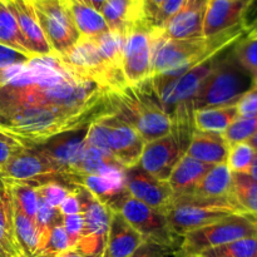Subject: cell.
I'll use <instances>...</instances> for the list:
<instances>
[{
	"label": "cell",
	"instance_id": "6da1fadb",
	"mask_svg": "<svg viewBox=\"0 0 257 257\" xmlns=\"http://www.w3.org/2000/svg\"><path fill=\"white\" fill-rule=\"evenodd\" d=\"M112 114V90L55 54L17 65L0 87V133L27 148Z\"/></svg>",
	"mask_w": 257,
	"mask_h": 257
},
{
	"label": "cell",
	"instance_id": "7a4b0ae2",
	"mask_svg": "<svg viewBox=\"0 0 257 257\" xmlns=\"http://www.w3.org/2000/svg\"><path fill=\"white\" fill-rule=\"evenodd\" d=\"M115 115L136 128L145 142L160 140L172 133V119L163 108L151 79L113 93Z\"/></svg>",
	"mask_w": 257,
	"mask_h": 257
},
{
	"label": "cell",
	"instance_id": "3957f363",
	"mask_svg": "<svg viewBox=\"0 0 257 257\" xmlns=\"http://www.w3.org/2000/svg\"><path fill=\"white\" fill-rule=\"evenodd\" d=\"M253 88V75L238 62L233 44L217 55L215 65L198 88L193 109L236 105Z\"/></svg>",
	"mask_w": 257,
	"mask_h": 257
},
{
	"label": "cell",
	"instance_id": "277c9868",
	"mask_svg": "<svg viewBox=\"0 0 257 257\" xmlns=\"http://www.w3.org/2000/svg\"><path fill=\"white\" fill-rule=\"evenodd\" d=\"M242 213L230 197L208 198L196 195L173 197L166 217L178 235L185 236L191 231L222 220L227 216Z\"/></svg>",
	"mask_w": 257,
	"mask_h": 257
},
{
	"label": "cell",
	"instance_id": "5b68a950",
	"mask_svg": "<svg viewBox=\"0 0 257 257\" xmlns=\"http://www.w3.org/2000/svg\"><path fill=\"white\" fill-rule=\"evenodd\" d=\"M248 237H257V216L235 213L186 233L183 236L181 253L182 256L200 255L208 248Z\"/></svg>",
	"mask_w": 257,
	"mask_h": 257
},
{
	"label": "cell",
	"instance_id": "8992f818",
	"mask_svg": "<svg viewBox=\"0 0 257 257\" xmlns=\"http://www.w3.org/2000/svg\"><path fill=\"white\" fill-rule=\"evenodd\" d=\"M109 208L119 212L142 236L143 240L157 242L181 252L183 236L173 231L165 213L148 207L145 203L131 197L128 193L118 198Z\"/></svg>",
	"mask_w": 257,
	"mask_h": 257
},
{
	"label": "cell",
	"instance_id": "52a82bcc",
	"mask_svg": "<svg viewBox=\"0 0 257 257\" xmlns=\"http://www.w3.org/2000/svg\"><path fill=\"white\" fill-rule=\"evenodd\" d=\"M160 29L147 19L138 20L127 30L123 47V73L128 85L142 84L152 77V55Z\"/></svg>",
	"mask_w": 257,
	"mask_h": 257
},
{
	"label": "cell",
	"instance_id": "ba28073f",
	"mask_svg": "<svg viewBox=\"0 0 257 257\" xmlns=\"http://www.w3.org/2000/svg\"><path fill=\"white\" fill-rule=\"evenodd\" d=\"M77 196L83 216V232L75 250L88 257H103L113 211L84 187L78 186Z\"/></svg>",
	"mask_w": 257,
	"mask_h": 257
},
{
	"label": "cell",
	"instance_id": "9c48e42d",
	"mask_svg": "<svg viewBox=\"0 0 257 257\" xmlns=\"http://www.w3.org/2000/svg\"><path fill=\"white\" fill-rule=\"evenodd\" d=\"M34 8L45 40L55 55H64L79 40L80 34L63 0H38Z\"/></svg>",
	"mask_w": 257,
	"mask_h": 257
},
{
	"label": "cell",
	"instance_id": "30bf717a",
	"mask_svg": "<svg viewBox=\"0 0 257 257\" xmlns=\"http://www.w3.org/2000/svg\"><path fill=\"white\" fill-rule=\"evenodd\" d=\"M0 176L3 182H24L30 183L35 187L49 182H60L74 186L68 182L67 177L52 161L33 148L27 147L8 160V162L0 168Z\"/></svg>",
	"mask_w": 257,
	"mask_h": 257
},
{
	"label": "cell",
	"instance_id": "8fae6325",
	"mask_svg": "<svg viewBox=\"0 0 257 257\" xmlns=\"http://www.w3.org/2000/svg\"><path fill=\"white\" fill-rule=\"evenodd\" d=\"M60 58L73 69L92 78L113 93H118L128 87L124 75L115 73L105 64L93 38L80 37L74 47Z\"/></svg>",
	"mask_w": 257,
	"mask_h": 257
},
{
	"label": "cell",
	"instance_id": "7c38bea8",
	"mask_svg": "<svg viewBox=\"0 0 257 257\" xmlns=\"http://www.w3.org/2000/svg\"><path fill=\"white\" fill-rule=\"evenodd\" d=\"M88 127L62 133L32 148L52 161L59 168L60 172L67 177L68 182L72 183L70 178L77 173L83 153L87 147L85 137H87Z\"/></svg>",
	"mask_w": 257,
	"mask_h": 257
},
{
	"label": "cell",
	"instance_id": "4fadbf2b",
	"mask_svg": "<svg viewBox=\"0 0 257 257\" xmlns=\"http://www.w3.org/2000/svg\"><path fill=\"white\" fill-rule=\"evenodd\" d=\"M125 191L132 198L165 215L173 201L167 181L157 180L138 165L125 168Z\"/></svg>",
	"mask_w": 257,
	"mask_h": 257
},
{
	"label": "cell",
	"instance_id": "5bb4252c",
	"mask_svg": "<svg viewBox=\"0 0 257 257\" xmlns=\"http://www.w3.org/2000/svg\"><path fill=\"white\" fill-rule=\"evenodd\" d=\"M108 127V147L112 157L122 167L131 168L138 165L145 140L132 124L112 114L102 118Z\"/></svg>",
	"mask_w": 257,
	"mask_h": 257
},
{
	"label": "cell",
	"instance_id": "9a60e30c",
	"mask_svg": "<svg viewBox=\"0 0 257 257\" xmlns=\"http://www.w3.org/2000/svg\"><path fill=\"white\" fill-rule=\"evenodd\" d=\"M185 155V151L171 133L160 140L146 143L138 166L157 180L167 181Z\"/></svg>",
	"mask_w": 257,
	"mask_h": 257
},
{
	"label": "cell",
	"instance_id": "2e32d148",
	"mask_svg": "<svg viewBox=\"0 0 257 257\" xmlns=\"http://www.w3.org/2000/svg\"><path fill=\"white\" fill-rule=\"evenodd\" d=\"M72 183L74 186L84 187L108 207L127 193L125 168L119 163H112L95 175L74 176L72 177Z\"/></svg>",
	"mask_w": 257,
	"mask_h": 257
},
{
	"label": "cell",
	"instance_id": "e0dca14e",
	"mask_svg": "<svg viewBox=\"0 0 257 257\" xmlns=\"http://www.w3.org/2000/svg\"><path fill=\"white\" fill-rule=\"evenodd\" d=\"M210 0H185L177 13L161 28V34L170 39L203 37V22Z\"/></svg>",
	"mask_w": 257,
	"mask_h": 257
},
{
	"label": "cell",
	"instance_id": "ac0fdd59",
	"mask_svg": "<svg viewBox=\"0 0 257 257\" xmlns=\"http://www.w3.org/2000/svg\"><path fill=\"white\" fill-rule=\"evenodd\" d=\"M250 3L251 0H210L203 22V37H213L243 25V15Z\"/></svg>",
	"mask_w": 257,
	"mask_h": 257
},
{
	"label": "cell",
	"instance_id": "d6986e66",
	"mask_svg": "<svg viewBox=\"0 0 257 257\" xmlns=\"http://www.w3.org/2000/svg\"><path fill=\"white\" fill-rule=\"evenodd\" d=\"M12 12L23 35L27 39L30 52L34 55H53V50L45 40L34 8L28 0H3L0 2Z\"/></svg>",
	"mask_w": 257,
	"mask_h": 257
},
{
	"label": "cell",
	"instance_id": "ffe728a7",
	"mask_svg": "<svg viewBox=\"0 0 257 257\" xmlns=\"http://www.w3.org/2000/svg\"><path fill=\"white\" fill-rule=\"evenodd\" d=\"M143 241L127 220L119 212L113 211L103 257H131Z\"/></svg>",
	"mask_w": 257,
	"mask_h": 257
},
{
	"label": "cell",
	"instance_id": "44dd1931",
	"mask_svg": "<svg viewBox=\"0 0 257 257\" xmlns=\"http://www.w3.org/2000/svg\"><path fill=\"white\" fill-rule=\"evenodd\" d=\"M230 151L223 135L213 132H203L195 130L186 155L206 165L226 163Z\"/></svg>",
	"mask_w": 257,
	"mask_h": 257
},
{
	"label": "cell",
	"instance_id": "7402d4cb",
	"mask_svg": "<svg viewBox=\"0 0 257 257\" xmlns=\"http://www.w3.org/2000/svg\"><path fill=\"white\" fill-rule=\"evenodd\" d=\"M110 32L125 35L141 19H146L142 0H107L100 9Z\"/></svg>",
	"mask_w": 257,
	"mask_h": 257
},
{
	"label": "cell",
	"instance_id": "603a6c76",
	"mask_svg": "<svg viewBox=\"0 0 257 257\" xmlns=\"http://www.w3.org/2000/svg\"><path fill=\"white\" fill-rule=\"evenodd\" d=\"M211 167V165L200 162L190 156H183L167 180L173 197L192 195Z\"/></svg>",
	"mask_w": 257,
	"mask_h": 257
},
{
	"label": "cell",
	"instance_id": "cb8c5ba5",
	"mask_svg": "<svg viewBox=\"0 0 257 257\" xmlns=\"http://www.w3.org/2000/svg\"><path fill=\"white\" fill-rule=\"evenodd\" d=\"M80 37L95 38L109 30L100 12L83 0H63Z\"/></svg>",
	"mask_w": 257,
	"mask_h": 257
},
{
	"label": "cell",
	"instance_id": "d4e9b609",
	"mask_svg": "<svg viewBox=\"0 0 257 257\" xmlns=\"http://www.w3.org/2000/svg\"><path fill=\"white\" fill-rule=\"evenodd\" d=\"M0 257H23L15 240L12 196L7 188L0 192Z\"/></svg>",
	"mask_w": 257,
	"mask_h": 257
},
{
	"label": "cell",
	"instance_id": "484cf974",
	"mask_svg": "<svg viewBox=\"0 0 257 257\" xmlns=\"http://www.w3.org/2000/svg\"><path fill=\"white\" fill-rule=\"evenodd\" d=\"M232 187V172L227 163H221L211 167L196 187L192 195L208 198L230 197Z\"/></svg>",
	"mask_w": 257,
	"mask_h": 257
},
{
	"label": "cell",
	"instance_id": "4316f807",
	"mask_svg": "<svg viewBox=\"0 0 257 257\" xmlns=\"http://www.w3.org/2000/svg\"><path fill=\"white\" fill-rule=\"evenodd\" d=\"M240 115H238V110L236 105L218 108H205V109L195 110L193 122H195V130L223 135V132Z\"/></svg>",
	"mask_w": 257,
	"mask_h": 257
},
{
	"label": "cell",
	"instance_id": "83f0119b",
	"mask_svg": "<svg viewBox=\"0 0 257 257\" xmlns=\"http://www.w3.org/2000/svg\"><path fill=\"white\" fill-rule=\"evenodd\" d=\"M13 221H14V233L18 246L22 251L23 257H34L40 246L39 232L33 220L20 211V208L13 202Z\"/></svg>",
	"mask_w": 257,
	"mask_h": 257
},
{
	"label": "cell",
	"instance_id": "f1b7e54d",
	"mask_svg": "<svg viewBox=\"0 0 257 257\" xmlns=\"http://www.w3.org/2000/svg\"><path fill=\"white\" fill-rule=\"evenodd\" d=\"M231 198L241 212L257 216V180L248 173L232 172Z\"/></svg>",
	"mask_w": 257,
	"mask_h": 257
},
{
	"label": "cell",
	"instance_id": "f546056e",
	"mask_svg": "<svg viewBox=\"0 0 257 257\" xmlns=\"http://www.w3.org/2000/svg\"><path fill=\"white\" fill-rule=\"evenodd\" d=\"M97 44L99 54L102 55L105 64L115 73L124 75L123 73V47H124V35L110 32L93 38Z\"/></svg>",
	"mask_w": 257,
	"mask_h": 257
},
{
	"label": "cell",
	"instance_id": "4dcf8cb0",
	"mask_svg": "<svg viewBox=\"0 0 257 257\" xmlns=\"http://www.w3.org/2000/svg\"><path fill=\"white\" fill-rule=\"evenodd\" d=\"M0 43L25 54L34 55L30 52L29 45L18 25L17 19L2 3H0Z\"/></svg>",
	"mask_w": 257,
	"mask_h": 257
},
{
	"label": "cell",
	"instance_id": "1f68e13d",
	"mask_svg": "<svg viewBox=\"0 0 257 257\" xmlns=\"http://www.w3.org/2000/svg\"><path fill=\"white\" fill-rule=\"evenodd\" d=\"M4 186L10 192L13 202L20 208L24 215L34 221L40 201L37 187L30 183L14 182V181H5Z\"/></svg>",
	"mask_w": 257,
	"mask_h": 257
},
{
	"label": "cell",
	"instance_id": "d6a6232c",
	"mask_svg": "<svg viewBox=\"0 0 257 257\" xmlns=\"http://www.w3.org/2000/svg\"><path fill=\"white\" fill-rule=\"evenodd\" d=\"M257 252V237L242 238L225 245L216 246L201 252L200 257H255Z\"/></svg>",
	"mask_w": 257,
	"mask_h": 257
},
{
	"label": "cell",
	"instance_id": "836d02e7",
	"mask_svg": "<svg viewBox=\"0 0 257 257\" xmlns=\"http://www.w3.org/2000/svg\"><path fill=\"white\" fill-rule=\"evenodd\" d=\"M112 163H118L112 156L108 155V153L102 152V151L97 150V148L88 147L87 146L84 150V153H83L82 161H80L79 163V167H78L77 173H75L74 176L95 175V173L100 172L103 168L112 165ZM74 176H73V177H74ZM70 182H72V178H70Z\"/></svg>",
	"mask_w": 257,
	"mask_h": 257
},
{
	"label": "cell",
	"instance_id": "e575fe53",
	"mask_svg": "<svg viewBox=\"0 0 257 257\" xmlns=\"http://www.w3.org/2000/svg\"><path fill=\"white\" fill-rule=\"evenodd\" d=\"M255 133H257V115L238 117L223 132V138L231 147L237 143L247 142Z\"/></svg>",
	"mask_w": 257,
	"mask_h": 257
},
{
	"label": "cell",
	"instance_id": "d590c367",
	"mask_svg": "<svg viewBox=\"0 0 257 257\" xmlns=\"http://www.w3.org/2000/svg\"><path fill=\"white\" fill-rule=\"evenodd\" d=\"M233 52L243 68L253 77L257 75V35L255 37L246 33L233 44Z\"/></svg>",
	"mask_w": 257,
	"mask_h": 257
},
{
	"label": "cell",
	"instance_id": "8d00e7d4",
	"mask_svg": "<svg viewBox=\"0 0 257 257\" xmlns=\"http://www.w3.org/2000/svg\"><path fill=\"white\" fill-rule=\"evenodd\" d=\"M69 248V240H68V236L65 233L62 221V222L57 223L50 230L49 235L47 236L44 243L39 248V251H38L35 257H55L60 255V253L65 252Z\"/></svg>",
	"mask_w": 257,
	"mask_h": 257
},
{
	"label": "cell",
	"instance_id": "74e56055",
	"mask_svg": "<svg viewBox=\"0 0 257 257\" xmlns=\"http://www.w3.org/2000/svg\"><path fill=\"white\" fill-rule=\"evenodd\" d=\"M256 151L247 142L237 143L230 147L227 156L228 168L235 173H248Z\"/></svg>",
	"mask_w": 257,
	"mask_h": 257
},
{
	"label": "cell",
	"instance_id": "f35d334b",
	"mask_svg": "<svg viewBox=\"0 0 257 257\" xmlns=\"http://www.w3.org/2000/svg\"><path fill=\"white\" fill-rule=\"evenodd\" d=\"M63 221V215L60 213L59 208H54L48 206L47 203L43 202L42 200L39 201V206H38L37 215H35V226H37V230L39 232L40 237V246L44 243L45 238L49 235L50 230L54 227L57 223L62 222ZM39 251V250H38ZM35 257V256H34Z\"/></svg>",
	"mask_w": 257,
	"mask_h": 257
},
{
	"label": "cell",
	"instance_id": "ab89813d",
	"mask_svg": "<svg viewBox=\"0 0 257 257\" xmlns=\"http://www.w3.org/2000/svg\"><path fill=\"white\" fill-rule=\"evenodd\" d=\"M78 186H69L60 182H49L37 187V191L43 202H45L50 207L59 208L65 197L69 193L75 192Z\"/></svg>",
	"mask_w": 257,
	"mask_h": 257
},
{
	"label": "cell",
	"instance_id": "60d3db41",
	"mask_svg": "<svg viewBox=\"0 0 257 257\" xmlns=\"http://www.w3.org/2000/svg\"><path fill=\"white\" fill-rule=\"evenodd\" d=\"M34 57H37V55L25 54V53L15 50L0 43V87L4 83L5 70L14 67V65L29 63Z\"/></svg>",
	"mask_w": 257,
	"mask_h": 257
},
{
	"label": "cell",
	"instance_id": "b9f144b4",
	"mask_svg": "<svg viewBox=\"0 0 257 257\" xmlns=\"http://www.w3.org/2000/svg\"><path fill=\"white\" fill-rule=\"evenodd\" d=\"M85 145L88 147L97 148L102 152L110 155L109 147H108V127L103 122L102 118L89 124L87 137H85Z\"/></svg>",
	"mask_w": 257,
	"mask_h": 257
},
{
	"label": "cell",
	"instance_id": "7bdbcfd3",
	"mask_svg": "<svg viewBox=\"0 0 257 257\" xmlns=\"http://www.w3.org/2000/svg\"><path fill=\"white\" fill-rule=\"evenodd\" d=\"M181 257L182 253L177 250L160 245L157 242L145 240L131 257Z\"/></svg>",
	"mask_w": 257,
	"mask_h": 257
},
{
	"label": "cell",
	"instance_id": "ee69618b",
	"mask_svg": "<svg viewBox=\"0 0 257 257\" xmlns=\"http://www.w3.org/2000/svg\"><path fill=\"white\" fill-rule=\"evenodd\" d=\"M63 226L69 240L70 248H75L79 243L83 232V216L82 212L75 215L63 216Z\"/></svg>",
	"mask_w": 257,
	"mask_h": 257
},
{
	"label": "cell",
	"instance_id": "f6af8a7d",
	"mask_svg": "<svg viewBox=\"0 0 257 257\" xmlns=\"http://www.w3.org/2000/svg\"><path fill=\"white\" fill-rule=\"evenodd\" d=\"M183 3H185V0H163L157 14H156L153 25L157 29H161L180 10Z\"/></svg>",
	"mask_w": 257,
	"mask_h": 257
},
{
	"label": "cell",
	"instance_id": "bcb514c9",
	"mask_svg": "<svg viewBox=\"0 0 257 257\" xmlns=\"http://www.w3.org/2000/svg\"><path fill=\"white\" fill-rule=\"evenodd\" d=\"M23 148H24V146L20 145L19 142L0 133V168L8 162V160L12 156L22 151Z\"/></svg>",
	"mask_w": 257,
	"mask_h": 257
},
{
	"label": "cell",
	"instance_id": "7dc6e473",
	"mask_svg": "<svg viewBox=\"0 0 257 257\" xmlns=\"http://www.w3.org/2000/svg\"><path fill=\"white\" fill-rule=\"evenodd\" d=\"M240 117L257 115V89H251L246 93L236 104Z\"/></svg>",
	"mask_w": 257,
	"mask_h": 257
},
{
	"label": "cell",
	"instance_id": "c3c4849f",
	"mask_svg": "<svg viewBox=\"0 0 257 257\" xmlns=\"http://www.w3.org/2000/svg\"><path fill=\"white\" fill-rule=\"evenodd\" d=\"M77 191H78V188H77ZM77 191H75V192L69 193V195L65 197V200L62 202V205L59 206V211L63 216L80 213L82 207H80L79 198H78V196H77Z\"/></svg>",
	"mask_w": 257,
	"mask_h": 257
},
{
	"label": "cell",
	"instance_id": "681fc988",
	"mask_svg": "<svg viewBox=\"0 0 257 257\" xmlns=\"http://www.w3.org/2000/svg\"><path fill=\"white\" fill-rule=\"evenodd\" d=\"M142 2H143V10H145L146 19L153 25L156 14H157L158 9H160L163 0H142ZM153 27H155V25H153Z\"/></svg>",
	"mask_w": 257,
	"mask_h": 257
},
{
	"label": "cell",
	"instance_id": "f907efd6",
	"mask_svg": "<svg viewBox=\"0 0 257 257\" xmlns=\"http://www.w3.org/2000/svg\"><path fill=\"white\" fill-rule=\"evenodd\" d=\"M257 22V0H251L250 5L246 9L245 15H243V27L246 30Z\"/></svg>",
	"mask_w": 257,
	"mask_h": 257
},
{
	"label": "cell",
	"instance_id": "816d5d0a",
	"mask_svg": "<svg viewBox=\"0 0 257 257\" xmlns=\"http://www.w3.org/2000/svg\"><path fill=\"white\" fill-rule=\"evenodd\" d=\"M55 257H88V256L83 255V253H80L79 251L75 250V248H69V250H67L65 252L60 253V255Z\"/></svg>",
	"mask_w": 257,
	"mask_h": 257
},
{
	"label": "cell",
	"instance_id": "f5cc1de1",
	"mask_svg": "<svg viewBox=\"0 0 257 257\" xmlns=\"http://www.w3.org/2000/svg\"><path fill=\"white\" fill-rule=\"evenodd\" d=\"M83 2H85L88 5L94 8L95 10L100 12V9H102V7L104 5V3L107 2V0H83Z\"/></svg>",
	"mask_w": 257,
	"mask_h": 257
},
{
	"label": "cell",
	"instance_id": "db71d44e",
	"mask_svg": "<svg viewBox=\"0 0 257 257\" xmlns=\"http://www.w3.org/2000/svg\"><path fill=\"white\" fill-rule=\"evenodd\" d=\"M248 175H250L252 178H255V180H257V151L255 153V157H253L252 165H251L250 171H248Z\"/></svg>",
	"mask_w": 257,
	"mask_h": 257
},
{
	"label": "cell",
	"instance_id": "11a10c76",
	"mask_svg": "<svg viewBox=\"0 0 257 257\" xmlns=\"http://www.w3.org/2000/svg\"><path fill=\"white\" fill-rule=\"evenodd\" d=\"M247 143L253 148V150L257 151V133H255V135H253L252 137L247 141Z\"/></svg>",
	"mask_w": 257,
	"mask_h": 257
},
{
	"label": "cell",
	"instance_id": "9f6ffc18",
	"mask_svg": "<svg viewBox=\"0 0 257 257\" xmlns=\"http://www.w3.org/2000/svg\"><path fill=\"white\" fill-rule=\"evenodd\" d=\"M247 34L248 35H257V22L256 23H253L252 25H251L250 28H248L247 29Z\"/></svg>",
	"mask_w": 257,
	"mask_h": 257
},
{
	"label": "cell",
	"instance_id": "6f0895ef",
	"mask_svg": "<svg viewBox=\"0 0 257 257\" xmlns=\"http://www.w3.org/2000/svg\"><path fill=\"white\" fill-rule=\"evenodd\" d=\"M4 182H3V180H2V176H0V192H2L3 190H4Z\"/></svg>",
	"mask_w": 257,
	"mask_h": 257
},
{
	"label": "cell",
	"instance_id": "680465c9",
	"mask_svg": "<svg viewBox=\"0 0 257 257\" xmlns=\"http://www.w3.org/2000/svg\"><path fill=\"white\" fill-rule=\"evenodd\" d=\"M253 89H257V75L253 77Z\"/></svg>",
	"mask_w": 257,
	"mask_h": 257
},
{
	"label": "cell",
	"instance_id": "91938a15",
	"mask_svg": "<svg viewBox=\"0 0 257 257\" xmlns=\"http://www.w3.org/2000/svg\"><path fill=\"white\" fill-rule=\"evenodd\" d=\"M181 257H200L198 255H188V256H181Z\"/></svg>",
	"mask_w": 257,
	"mask_h": 257
},
{
	"label": "cell",
	"instance_id": "94428289",
	"mask_svg": "<svg viewBox=\"0 0 257 257\" xmlns=\"http://www.w3.org/2000/svg\"><path fill=\"white\" fill-rule=\"evenodd\" d=\"M29 3H34V2H38V0H28Z\"/></svg>",
	"mask_w": 257,
	"mask_h": 257
},
{
	"label": "cell",
	"instance_id": "6125c7cd",
	"mask_svg": "<svg viewBox=\"0 0 257 257\" xmlns=\"http://www.w3.org/2000/svg\"><path fill=\"white\" fill-rule=\"evenodd\" d=\"M255 257H257V252H256V256Z\"/></svg>",
	"mask_w": 257,
	"mask_h": 257
}]
</instances>
